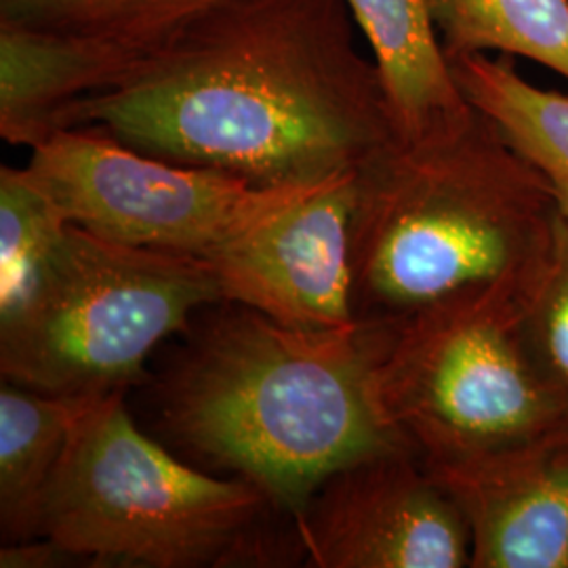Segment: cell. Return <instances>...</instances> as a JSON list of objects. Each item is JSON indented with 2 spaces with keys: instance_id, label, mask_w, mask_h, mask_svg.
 Listing matches in <instances>:
<instances>
[{
  "instance_id": "6da1fadb",
  "label": "cell",
  "mask_w": 568,
  "mask_h": 568,
  "mask_svg": "<svg viewBox=\"0 0 568 568\" xmlns=\"http://www.w3.org/2000/svg\"><path fill=\"white\" fill-rule=\"evenodd\" d=\"M356 32L345 0H227L61 129L262 187L318 185L398 140Z\"/></svg>"
},
{
  "instance_id": "7a4b0ae2",
  "label": "cell",
  "mask_w": 568,
  "mask_h": 568,
  "mask_svg": "<svg viewBox=\"0 0 568 568\" xmlns=\"http://www.w3.org/2000/svg\"><path fill=\"white\" fill-rule=\"evenodd\" d=\"M386 339L382 323L297 328L215 304L166 373L164 432L295 525L335 471L410 448L377 398Z\"/></svg>"
},
{
  "instance_id": "3957f363",
  "label": "cell",
  "mask_w": 568,
  "mask_h": 568,
  "mask_svg": "<svg viewBox=\"0 0 568 568\" xmlns=\"http://www.w3.org/2000/svg\"><path fill=\"white\" fill-rule=\"evenodd\" d=\"M556 220L546 180L476 110L459 126L394 140L356 171V321L394 325L469 293H528Z\"/></svg>"
},
{
  "instance_id": "277c9868",
  "label": "cell",
  "mask_w": 568,
  "mask_h": 568,
  "mask_svg": "<svg viewBox=\"0 0 568 568\" xmlns=\"http://www.w3.org/2000/svg\"><path fill=\"white\" fill-rule=\"evenodd\" d=\"M267 509L248 480L211 476L145 436L114 392L82 398L41 537L93 567L284 565L293 537L265 530Z\"/></svg>"
},
{
  "instance_id": "5b68a950",
  "label": "cell",
  "mask_w": 568,
  "mask_h": 568,
  "mask_svg": "<svg viewBox=\"0 0 568 568\" xmlns=\"http://www.w3.org/2000/svg\"><path fill=\"white\" fill-rule=\"evenodd\" d=\"M222 302L206 260L68 224L26 293L0 312L2 379L77 400L126 392L164 339Z\"/></svg>"
},
{
  "instance_id": "8992f818",
  "label": "cell",
  "mask_w": 568,
  "mask_h": 568,
  "mask_svg": "<svg viewBox=\"0 0 568 568\" xmlns=\"http://www.w3.org/2000/svg\"><path fill=\"white\" fill-rule=\"evenodd\" d=\"M525 297L523 291L490 288L387 325L377 398L424 464L567 427L523 344Z\"/></svg>"
},
{
  "instance_id": "52a82bcc",
  "label": "cell",
  "mask_w": 568,
  "mask_h": 568,
  "mask_svg": "<svg viewBox=\"0 0 568 568\" xmlns=\"http://www.w3.org/2000/svg\"><path fill=\"white\" fill-rule=\"evenodd\" d=\"M30 152L26 171L70 224L201 260L314 187H262L222 171L169 163L93 126L60 129Z\"/></svg>"
},
{
  "instance_id": "ba28073f",
  "label": "cell",
  "mask_w": 568,
  "mask_h": 568,
  "mask_svg": "<svg viewBox=\"0 0 568 568\" xmlns=\"http://www.w3.org/2000/svg\"><path fill=\"white\" fill-rule=\"evenodd\" d=\"M307 567L462 568L469 528L410 450H389L328 476L295 523Z\"/></svg>"
},
{
  "instance_id": "9c48e42d",
  "label": "cell",
  "mask_w": 568,
  "mask_h": 568,
  "mask_svg": "<svg viewBox=\"0 0 568 568\" xmlns=\"http://www.w3.org/2000/svg\"><path fill=\"white\" fill-rule=\"evenodd\" d=\"M356 171L314 185L204 257L222 297L297 328L354 325L352 213Z\"/></svg>"
},
{
  "instance_id": "30bf717a",
  "label": "cell",
  "mask_w": 568,
  "mask_h": 568,
  "mask_svg": "<svg viewBox=\"0 0 568 568\" xmlns=\"http://www.w3.org/2000/svg\"><path fill=\"white\" fill-rule=\"evenodd\" d=\"M462 511L474 568H568V427L426 464Z\"/></svg>"
},
{
  "instance_id": "8fae6325",
  "label": "cell",
  "mask_w": 568,
  "mask_h": 568,
  "mask_svg": "<svg viewBox=\"0 0 568 568\" xmlns=\"http://www.w3.org/2000/svg\"><path fill=\"white\" fill-rule=\"evenodd\" d=\"M142 60L116 42L0 20V138L32 150L72 105L114 89Z\"/></svg>"
},
{
  "instance_id": "7c38bea8",
  "label": "cell",
  "mask_w": 568,
  "mask_h": 568,
  "mask_svg": "<svg viewBox=\"0 0 568 568\" xmlns=\"http://www.w3.org/2000/svg\"><path fill=\"white\" fill-rule=\"evenodd\" d=\"M345 4L377 65L398 140H417L474 116L438 39L429 0Z\"/></svg>"
},
{
  "instance_id": "4fadbf2b",
  "label": "cell",
  "mask_w": 568,
  "mask_h": 568,
  "mask_svg": "<svg viewBox=\"0 0 568 568\" xmlns=\"http://www.w3.org/2000/svg\"><path fill=\"white\" fill-rule=\"evenodd\" d=\"M448 63L467 103L546 180L568 222V93L527 81L506 55L474 53Z\"/></svg>"
},
{
  "instance_id": "5bb4252c",
  "label": "cell",
  "mask_w": 568,
  "mask_h": 568,
  "mask_svg": "<svg viewBox=\"0 0 568 568\" xmlns=\"http://www.w3.org/2000/svg\"><path fill=\"white\" fill-rule=\"evenodd\" d=\"M81 400L41 394L2 379L0 387V530L2 544L41 537L47 495L60 469Z\"/></svg>"
},
{
  "instance_id": "9a60e30c",
  "label": "cell",
  "mask_w": 568,
  "mask_h": 568,
  "mask_svg": "<svg viewBox=\"0 0 568 568\" xmlns=\"http://www.w3.org/2000/svg\"><path fill=\"white\" fill-rule=\"evenodd\" d=\"M429 7L448 60L523 58L568 81V0H429Z\"/></svg>"
},
{
  "instance_id": "2e32d148",
  "label": "cell",
  "mask_w": 568,
  "mask_h": 568,
  "mask_svg": "<svg viewBox=\"0 0 568 568\" xmlns=\"http://www.w3.org/2000/svg\"><path fill=\"white\" fill-rule=\"evenodd\" d=\"M227 0H0V20L116 42L148 58Z\"/></svg>"
},
{
  "instance_id": "e0dca14e",
  "label": "cell",
  "mask_w": 568,
  "mask_h": 568,
  "mask_svg": "<svg viewBox=\"0 0 568 568\" xmlns=\"http://www.w3.org/2000/svg\"><path fill=\"white\" fill-rule=\"evenodd\" d=\"M68 224L26 166H0V312L26 293Z\"/></svg>"
},
{
  "instance_id": "ac0fdd59",
  "label": "cell",
  "mask_w": 568,
  "mask_h": 568,
  "mask_svg": "<svg viewBox=\"0 0 568 568\" xmlns=\"http://www.w3.org/2000/svg\"><path fill=\"white\" fill-rule=\"evenodd\" d=\"M520 333L530 365L568 427V222L560 213L546 265L525 297Z\"/></svg>"
},
{
  "instance_id": "d6986e66",
  "label": "cell",
  "mask_w": 568,
  "mask_h": 568,
  "mask_svg": "<svg viewBox=\"0 0 568 568\" xmlns=\"http://www.w3.org/2000/svg\"><path fill=\"white\" fill-rule=\"evenodd\" d=\"M70 562L79 560L47 537H34L18 544H2L0 548L2 568H55L65 567Z\"/></svg>"
}]
</instances>
